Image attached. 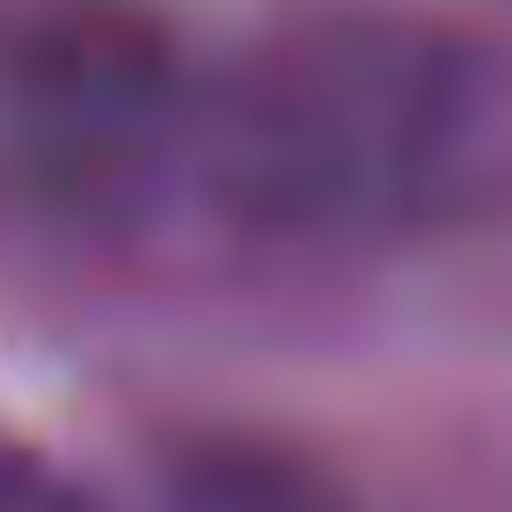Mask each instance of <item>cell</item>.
Instances as JSON below:
<instances>
[{"mask_svg":"<svg viewBox=\"0 0 512 512\" xmlns=\"http://www.w3.org/2000/svg\"><path fill=\"white\" fill-rule=\"evenodd\" d=\"M200 72L160 0H0V224L120 240L184 200Z\"/></svg>","mask_w":512,"mask_h":512,"instance_id":"7a4b0ae2","label":"cell"},{"mask_svg":"<svg viewBox=\"0 0 512 512\" xmlns=\"http://www.w3.org/2000/svg\"><path fill=\"white\" fill-rule=\"evenodd\" d=\"M0 512H104L40 440L0 424Z\"/></svg>","mask_w":512,"mask_h":512,"instance_id":"277c9868","label":"cell"},{"mask_svg":"<svg viewBox=\"0 0 512 512\" xmlns=\"http://www.w3.org/2000/svg\"><path fill=\"white\" fill-rule=\"evenodd\" d=\"M512 120L496 56L424 8L320 0L208 56L184 208L264 256H368L440 224Z\"/></svg>","mask_w":512,"mask_h":512,"instance_id":"6da1fadb","label":"cell"},{"mask_svg":"<svg viewBox=\"0 0 512 512\" xmlns=\"http://www.w3.org/2000/svg\"><path fill=\"white\" fill-rule=\"evenodd\" d=\"M152 512H360V504L320 456L272 432L200 424L152 456Z\"/></svg>","mask_w":512,"mask_h":512,"instance_id":"3957f363","label":"cell"}]
</instances>
